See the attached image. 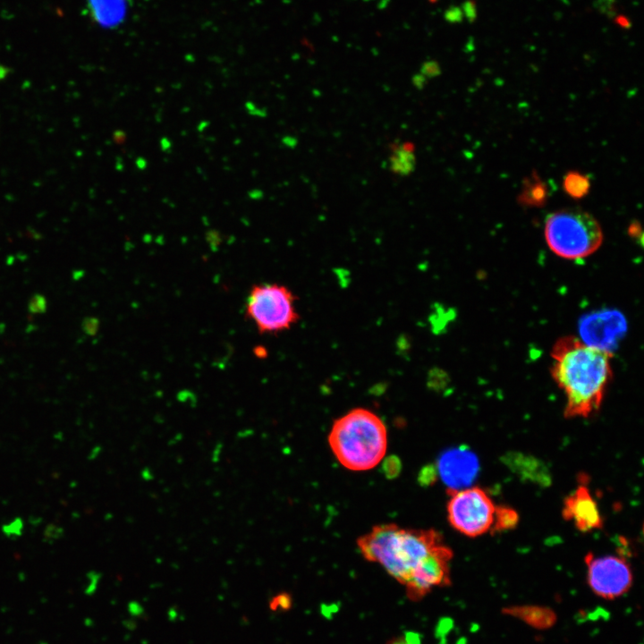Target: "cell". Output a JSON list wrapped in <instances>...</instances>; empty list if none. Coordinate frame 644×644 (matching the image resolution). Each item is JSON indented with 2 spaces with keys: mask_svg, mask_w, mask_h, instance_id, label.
<instances>
[{
  "mask_svg": "<svg viewBox=\"0 0 644 644\" xmlns=\"http://www.w3.org/2000/svg\"><path fill=\"white\" fill-rule=\"evenodd\" d=\"M390 171L401 177L411 175L416 169V155L413 150L398 145L392 150L389 159Z\"/></svg>",
  "mask_w": 644,
  "mask_h": 644,
  "instance_id": "cell-12",
  "label": "cell"
},
{
  "mask_svg": "<svg viewBox=\"0 0 644 644\" xmlns=\"http://www.w3.org/2000/svg\"><path fill=\"white\" fill-rule=\"evenodd\" d=\"M89 2L93 14L101 22H109L115 18L113 0H89Z\"/></svg>",
  "mask_w": 644,
  "mask_h": 644,
  "instance_id": "cell-15",
  "label": "cell"
},
{
  "mask_svg": "<svg viewBox=\"0 0 644 644\" xmlns=\"http://www.w3.org/2000/svg\"><path fill=\"white\" fill-rule=\"evenodd\" d=\"M562 515L581 532H589L603 527L598 505L589 487L584 484L579 485L565 497Z\"/></svg>",
  "mask_w": 644,
  "mask_h": 644,
  "instance_id": "cell-10",
  "label": "cell"
},
{
  "mask_svg": "<svg viewBox=\"0 0 644 644\" xmlns=\"http://www.w3.org/2000/svg\"><path fill=\"white\" fill-rule=\"evenodd\" d=\"M412 85L419 90H422L426 85L427 79L421 74H415L411 79Z\"/></svg>",
  "mask_w": 644,
  "mask_h": 644,
  "instance_id": "cell-24",
  "label": "cell"
},
{
  "mask_svg": "<svg viewBox=\"0 0 644 644\" xmlns=\"http://www.w3.org/2000/svg\"><path fill=\"white\" fill-rule=\"evenodd\" d=\"M551 375L566 398V418H587L601 406L612 378V353L572 335L563 336L551 352Z\"/></svg>",
  "mask_w": 644,
  "mask_h": 644,
  "instance_id": "cell-1",
  "label": "cell"
},
{
  "mask_svg": "<svg viewBox=\"0 0 644 644\" xmlns=\"http://www.w3.org/2000/svg\"><path fill=\"white\" fill-rule=\"evenodd\" d=\"M440 70L436 63H425L420 70V73L427 78H433L439 74Z\"/></svg>",
  "mask_w": 644,
  "mask_h": 644,
  "instance_id": "cell-22",
  "label": "cell"
},
{
  "mask_svg": "<svg viewBox=\"0 0 644 644\" xmlns=\"http://www.w3.org/2000/svg\"><path fill=\"white\" fill-rule=\"evenodd\" d=\"M518 523L519 514L515 509L505 505H496L490 531L497 533L513 530Z\"/></svg>",
  "mask_w": 644,
  "mask_h": 644,
  "instance_id": "cell-13",
  "label": "cell"
},
{
  "mask_svg": "<svg viewBox=\"0 0 644 644\" xmlns=\"http://www.w3.org/2000/svg\"><path fill=\"white\" fill-rule=\"evenodd\" d=\"M64 535V529L55 523H49L43 532V541L53 544L61 539Z\"/></svg>",
  "mask_w": 644,
  "mask_h": 644,
  "instance_id": "cell-19",
  "label": "cell"
},
{
  "mask_svg": "<svg viewBox=\"0 0 644 644\" xmlns=\"http://www.w3.org/2000/svg\"><path fill=\"white\" fill-rule=\"evenodd\" d=\"M295 297L277 283L253 284L244 304L245 318L263 335H276L292 327L299 319Z\"/></svg>",
  "mask_w": 644,
  "mask_h": 644,
  "instance_id": "cell-5",
  "label": "cell"
},
{
  "mask_svg": "<svg viewBox=\"0 0 644 644\" xmlns=\"http://www.w3.org/2000/svg\"><path fill=\"white\" fill-rule=\"evenodd\" d=\"M584 561L587 584L598 597L614 600L631 589L633 574L630 564L623 555H596L588 553Z\"/></svg>",
  "mask_w": 644,
  "mask_h": 644,
  "instance_id": "cell-7",
  "label": "cell"
},
{
  "mask_svg": "<svg viewBox=\"0 0 644 644\" xmlns=\"http://www.w3.org/2000/svg\"><path fill=\"white\" fill-rule=\"evenodd\" d=\"M479 467L477 456L463 446L443 453L437 461V471L448 490L468 487Z\"/></svg>",
  "mask_w": 644,
  "mask_h": 644,
  "instance_id": "cell-9",
  "label": "cell"
},
{
  "mask_svg": "<svg viewBox=\"0 0 644 644\" xmlns=\"http://www.w3.org/2000/svg\"><path fill=\"white\" fill-rule=\"evenodd\" d=\"M386 644H421V638L416 632L407 631L401 636L391 639Z\"/></svg>",
  "mask_w": 644,
  "mask_h": 644,
  "instance_id": "cell-20",
  "label": "cell"
},
{
  "mask_svg": "<svg viewBox=\"0 0 644 644\" xmlns=\"http://www.w3.org/2000/svg\"><path fill=\"white\" fill-rule=\"evenodd\" d=\"M245 107H246L248 113L251 115H257V116H260V117L267 116L266 109L257 107L251 101L246 102Z\"/></svg>",
  "mask_w": 644,
  "mask_h": 644,
  "instance_id": "cell-23",
  "label": "cell"
},
{
  "mask_svg": "<svg viewBox=\"0 0 644 644\" xmlns=\"http://www.w3.org/2000/svg\"><path fill=\"white\" fill-rule=\"evenodd\" d=\"M82 331L88 335H96L98 329V320L93 317L84 318L81 322Z\"/></svg>",
  "mask_w": 644,
  "mask_h": 644,
  "instance_id": "cell-21",
  "label": "cell"
},
{
  "mask_svg": "<svg viewBox=\"0 0 644 644\" xmlns=\"http://www.w3.org/2000/svg\"><path fill=\"white\" fill-rule=\"evenodd\" d=\"M626 328V320L619 311H598L586 316L580 321V340L590 346L611 352Z\"/></svg>",
  "mask_w": 644,
  "mask_h": 644,
  "instance_id": "cell-8",
  "label": "cell"
},
{
  "mask_svg": "<svg viewBox=\"0 0 644 644\" xmlns=\"http://www.w3.org/2000/svg\"><path fill=\"white\" fill-rule=\"evenodd\" d=\"M8 74V68L0 65V80H4Z\"/></svg>",
  "mask_w": 644,
  "mask_h": 644,
  "instance_id": "cell-29",
  "label": "cell"
},
{
  "mask_svg": "<svg viewBox=\"0 0 644 644\" xmlns=\"http://www.w3.org/2000/svg\"><path fill=\"white\" fill-rule=\"evenodd\" d=\"M23 521L17 517L9 523L3 525L2 532L8 538H17L22 535Z\"/></svg>",
  "mask_w": 644,
  "mask_h": 644,
  "instance_id": "cell-18",
  "label": "cell"
},
{
  "mask_svg": "<svg viewBox=\"0 0 644 644\" xmlns=\"http://www.w3.org/2000/svg\"><path fill=\"white\" fill-rule=\"evenodd\" d=\"M249 197L252 199H261L264 197V193L262 191L254 189L248 193Z\"/></svg>",
  "mask_w": 644,
  "mask_h": 644,
  "instance_id": "cell-26",
  "label": "cell"
},
{
  "mask_svg": "<svg viewBox=\"0 0 644 644\" xmlns=\"http://www.w3.org/2000/svg\"><path fill=\"white\" fill-rule=\"evenodd\" d=\"M147 165H148V162H147V160H146L144 157H138V158L136 159V166H137L140 170H144V169H146Z\"/></svg>",
  "mask_w": 644,
  "mask_h": 644,
  "instance_id": "cell-28",
  "label": "cell"
},
{
  "mask_svg": "<svg viewBox=\"0 0 644 644\" xmlns=\"http://www.w3.org/2000/svg\"><path fill=\"white\" fill-rule=\"evenodd\" d=\"M160 146L163 151H167L171 148L172 143L168 138L163 137L160 140Z\"/></svg>",
  "mask_w": 644,
  "mask_h": 644,
  "instance_id": "cell-27",
  "label": "cell"
},
{
  "mask_svg": "<svg viewBox=\"0 0 644 644\" xmlns=\"http://www.w3.org/2000/svg\"><path fill=\"white\" fill-rule=\"evenodd\" d=\"M565 191L573 198L583 197L589 189V179L576 172L569 173L564 181Z\"/></svg>",
  "mask_w": 644,
  "mask_h": 644,
  "instance_id": "cell-14",
  "label": "cell"
},
{
  "mask_svg": "<svg viewBox=\"0 0 644 644\" xmlns=\"http://www.w3.org/2000/svg\"><path fill=\"white\" fill-rule=\"evenodd\" d=\"M444 543L436 530L405 529L394 523L376 525L357 540L366 560L379 564L403 586Z\"/></svg>",
  "mask_w": 644,
  "mask_h": 644,
  "instance_id": "cell-2",
  "label": "cell"
},
{
  "mask_svg": "<svg viewBox=\"0 0 644 644\" xmlns=\"http://www.w3.org/2000/svg\"><path fill=\"white\" fill-rule=\"evenodd\" d=\"M545 238L557 256L580 259L600 247L603 233L600 225L589 213L579 208H566L547 216Z\"/></svg>",
  "mask_w": 644,
  "mask_h": 644,
  "instance_id": "cell-4",
  "label": "cell"
},
{
  "mask_svg": "<svg viewBox=\"0 0 644 644\" xmlns=\"http://www.w3.org/2000/svg\"><path fill=\"white\" fill-rule=\"evenodd\" d=\"M127 139L126 133L122 130H116L113 133V140L116 144H123Z\"/></svg>",
  "mask_w": 644,
  "mask_h": 644,
  "instance_id": "cell-25",
  "label": "cell"
},
{
  "mask_svg": "<svg viewBox=\"0 0 644 644\" xmlns=\"http://www.w3.org/2000/svg\"><path fill=\"white\" fill-rule=\"evenodd\" d=\"M502 614L515 618L532 629L545 631L553 628L557 622L556 613L540 605H513L502 608Z\"/></svg>",
  "mask_w": 644,
  "mask_h": 644,
  "instance_id": "cell-11",
  "label": "cell"
},
{
  "mask_svg": "<svg viewBox=\"0 0 644 644\" xmlns=\"http://www.w3.org/2000/svg\"><path fill=\"white\" fill-rule=\"evenodd\" d=\"M448 493L447 519L455 530L470 538L490 531L496 505L484 489L468 487Z\"/></svg>",
  "mask_w": 644,
  "mask_h": 644,
  "instance_id": "cell-6",
  "label": "cell"
},
{
  "mask_svg": "<svg viewBox=\"0 0 644 644\" xmlns=\"http://www.w3.org/2000/svg\"><path fill=\"white\" fill-rule=\"evenodd\" d=\"M47 309V301L41 293H34L29 301L28 310L30 314H44Z\"/></svg>",
  "mask_w": 644,
  "mask_h": 644,
  "instance_id": "cell-17",
  "label": "cell"
},
{
  "mask_svg": "<svg viewBox=\"0 0 644 644\" xmlns=\"http://www.w3.org/2000/svg\"><path fill=\"white\" fill-rule=\"evenodd\" d=\"M328 443L344 468L353 471L368 470L376 467L386 454L387 430L376 413L355 408L335 420Z\"/></svg>",
  "mask_w": 644,
  "mask_h": 644,
  "instance_id": "cell-3",
  "label": "cell"
},
{
  "mask_svg": "<svg viewBox=\"0 0 644 644\" xmlns=\"http://www.w3.org/2000/svg\"><path fill=\"white\" fill-rule=\"evenodd\" d=\"M292 599L288 593H279L272 597L269 608L273 612H284L292 607Z\"/></svg>",
  "mask_w": 644,
  "mask_h": 644,
  "instance_id": "cell-16",
  "label": "cell"
}]
</instances>
